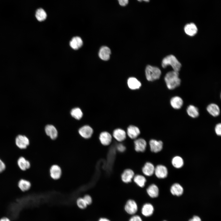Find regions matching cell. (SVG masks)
Instances as JSON below:
<instances>
[{"label": "cell", "instance_id": "15", "mask_svg": "<svg viewBox=\"0 0 221 221\" xmlns=\"http://www.w3.org/2000/svg\"><path fill=\"white\" fill-rule=\"evenodd\" d=\"M127 134L130 138L132 139H136L140 134L139 128L133 125L130 126L127 129Z\"/></svg>", "mask_w": 221, "mask_h": 221}, {"label": "cell", "instance_id": "42", "mask_svg": "<svg viewBox=\"0 0 221 221\" xmlns=\"http://www.w3.org/2000/svg\"><path fill=\"white\" fill-rule=\"evenodd\" d=\"M99 221H110L108 219L106 218H101L99 219Z\"/></svg>", "mask_w": 221, "mask_h": 221}, {"label": "cell", "instance_id": "24", "mask_svg": "<svg viewBox=\"0 0 221 221\" xmlns=\"http://www.w3.org/2000/svg\"><path fill=\"white\" fill-rule=\"evenodd\" d=\"M153 211L154 208L153 206L149 203H146L144 204L142 209V214L146 217L152 215Z\"/></svg>", "mask_w": 221, "mask_h": 221}, {"label": "cell", "instance_id": "27", "mask_svg": "<svg viewBox=\"0 0 221 221\" xmlns=\"http://www.w3.org/2000/svg\"><path fill=\"white\" fill-rule=\"evenodd\" d=\"M133 179L134 182L140 187L142 188L145 186L146 180L144 176L137 174L134 175Z\"/></svg>", "mask_w": 221, "mask_h": 221}, {"label": "cell", "instance_id": "5", "mask_svg": "<svg viewBox=\"0 0 221 221\" xmlns=\"http://www.w3.org/2000/svg\"><path fill=\"white\" fill-rule=\"evenodd\" d=\"M62 170L60 166L57 165H53L49 170L50 175L53 179L57 180L60 178L62 175Z\"/></svg>", "mask_w": 221, "mask_h": 221}, {"label": "cell", "instance_id": "19", "mask_svg": "<svg viewBox=\"0 0 221 221\" xmlns=\"http://www.w3.org/2000/svg\"><path fill=\"white\" fill-rule=\"evenodd\" d=\"M114 138L118 141L121 142L126 138V134L125 131L121 129L115 130L113 134Z\"/></svg>", "mask_w": 221, "mask_h": 221}, {"label": "cell", "instance_id": "26", "mask_svg": "<svg viewBox=\"0 0 221 221\" xmlns=\"http://www.w3.org/2000/svg\"><path fill=\"white\" fill-rule=\"evenodd\" d=\"M31 183L29 181L23 179H20L18 183V186L22 192L29 190L31 187Z\"/></svg>", "mask_w": 221, "mask_h": 221}, {"label": "cell", "instance_id": "44", "mask_svg": "<svg viewBox=\"0 0 221 221\" xmlns=\"http://www.w3.org/2000/svg\"></svg>", "mask_w": 221, "mask_h": 221}, {"label": "cell", "instance_id": "22", "mask_svg": "<svg viewBox=\"0 0 221 221\" xmlns=\"http://www.w3.org/2000/svg\"><path fill=\"white\" fill-rule=\"evenodd\" d=\"M146 192L149 196L151 198L157 197L159 195V190L158 187L155 184L150 185L146 189Z\"/></svg>", "mask_w": 221, "mask_h": 221}, {"label": "cell", "instance_id": "2", "mask_svg": "<svg viewBox=\"0 0 221 221\" xmlns=\"http://www.w3.org/2000/svg\"><path fill=\"white\" fill-rule=\"evenodd\" d=\"M170 66L173 71L179 72L181 68V64L176 58L173 55H169L163 59L161 66L163 68H165L168 66Z\"/></svg>", "mask_w": 221, "mask_h": 221}, {"label": "cell", "instance_id": "35", "mask_svg": "<svg viewBox=\"0 0 221 221\" xmlns=\"http://www.w3.org/2000/svg\"><path fill=\"white\" fill-rule=\"evenodd\" d=\"M215 130L216 134L218 136L221 135V124L219 123L217 124L215 128Z\"/></svg>", "mask_w": 221, "mask_h": 221}, {"label": "cell", "instance_id": "14", "mask_svg": "<svg viewBox=\"0 0 221 221\" xmlns=\"http://www.w3.org/2000/svg\"><path fill=\"white\" fill-rule=\"evenodd\" d=\"M155 168L154 165L152 163L147 162L142 168V172L146 176H151L154 173Z\"/></svg>", "mask_w": 221, "mask_h": 221}, {"label": "cell", "instance_id": "39", "mask_svg": "<svg viewBox=\"0 0 221 221\" xmlns=\"http://www.w3.org/2000/svg\"><path fill=\"white\" fill-rule=\"evenodd\" d=\"M120 5L122 6H125L128 3V0H118Z\"/></svg>", "mask_w": 221, "mask_h": 221}, {"label": "cell", "instance_id": "21", "mask_svg": "<svg viewBox=\"0 0 221 221\" xmlns=\"http://www.w3.org/2000/svg\"><path fill=\"white\" fill-rule=\"evenodd\" d=\"M17 164L21 170L25 171L29 169L30 167V163L23 157L19 158L17 161Z\"/></svg>", "mask_w": 221, "mask_h": 221}, {"label": "cell", "instance_id": "23", "mask_svg": "<svg viewBox=\"0 0 221 221\" xmlns=\"http://www.w3.org/2000/svg\"><path fill=\"white\" fill-rule=\"evenodd\" d=\"M83 44V41L81 38L79 37H73L70 42V46L75 50L79 49L82 46Z\"/></svg>", "mask_w": 221, "mask_h": 221}, {"label": "cell", "instance_id": "25", "mask_svg": "<svg viewBox=\"0 0 221 221\" xmlns=\"http://www.w3.org/2000/svg\"><path fill=\"white\" fill-rule=\"evenodd\" d=\"M127 84L129 88L132 90L139 89L141 86L140 82L134 77H130L127 81Z\"/></svg>", "mask_w": 221, "mask_h": 221}, {"label": "cell", "instance_id": "30", "mask_svg": "<svg viewBox=\"0 0 221 221\" xmlns=\"http://www.w3.org/2000/svg\"><path fill=\"white\" fill-rule=\"evenodd\" d=\"M35 16L38 21H42L45 20L47 15L46 12L43 9L40 8L36 11Z\"/></svg>", "mask_w": 221, "mask_h": 221}, {"label": "cell", "instance_id": "4", "mask_svg": "<svg viewBox=\"0 0 221 221\" xmlns=\"http://www.w3.org/2000/svg\"><path fill=\"white\" fill-rule=\"evenodd\" d=\"M15 142L16 146L20 149H25L29 145L30 141L25 135L18 134L15 137Z\"/></svg>", "mask_w": 221, "mask_h": 221}, {"label": "cell", "instance_id": "18", "mask_svg": "<svg viewBox=\"0 0 221 221\" xmlns=\"http://www.w3.org/2000/svg\"><path fill=\"white\" fill-rule=\"evenodd\" d=\"M170 104L174 109H179L182 106L183 104V101L180 97L175 96L171 99Z\"/></svg>", "mask_w": 221, "mask_h": 221}, {"label": "cell", "instance_id": "37", "mask_svg": "<svg viewBox=\"0 0 221 221\" xmlns=\"http://www.w3.org/2000/svg\"><path fill=\"white\" fill-rule=\"evenodd\" d=\"M129 221H142V220L139 216L135 215L132 217Z\"/></svg>", "mask_w": 221, "mask_h": 221}, {"label": "cell", "instance_id": "36", "mask_svg": "<svg viewBox=\"0 0 221 221\" xmlns=\"http://www.w3.org/2000/svg\"><path fill=\"white\" fill-rule=\"evenodd\" d=\"M116 147L117 150L120 152H123L126 150V147L123 145L121 143L118 144L117 145Z\"/></svg>", "mask_w": 221, "mask_h": 221}, {"label": "cell", "instance_id": "11", "mask_svg": "<svg viewBox=\"0 0 221 221\" xmlns=\"http://www.w3.org/2000/svg\"><path fill=\"white\" fill-rule=\"evenodd\" d=\"M149 145L151 152L157 153L162 150L163 143L161 141H157L152 139L149 141Z\"/></svg>", "mask_w": 221, "mask_h": 221}, {"label": "cell", "instance_id": "9", "mask_svg": "<svg viewBox=\"0 0 221 221\" xmlns=\"http://www.w3.org/2000/svg\"><path fill=\"white\" fill-rule=\"evenodd\" d=\"M168 170L165 166L162 165H158L155 168L154 173L156 176L160 179L166 177L168 175Z\"/></svg>", "mask_w": 221, "mask_h": 221}, {"label": "cell", "instance_id": "16", "mask_svg": "<svg viewBox=\"0 0 221 221\" xmlns=\"http://www.w3.org/2000/svg\"><path fill=\"white\" fill-rule=\"evenodd\" d=\"M207 110L208 113L213 117H217L220 113L219 107L215 103H212L208 105L207 107Z\"/></svg>", "mask_w": 221, "mask_h": 221}, {"label": "cell", "instance_id": "6", "mask_svg": "<svg viewBox=\"0 0 221 221\" xmlns=\"http://www.w3.org/2000/svg\"><path fill=\"white\" fill-rule=\"evenodd\" d=\"M135 150L138 152H143L146 149L147 143L145 140L142 138L136 139L134 142Z\"/></svg>", "mask_w": 221, "mask_h": 221}, {"label": "cell", "instance_id": "31", "mask_svg": "<svg viewBox=\"0 0 221 221\" xmlns=\"http://www.w3.org/2000/svg\"><path fill=\"white\" fill-rule=\"evenodd\" d=\"M172 163L173 166L176 168H180L182 167L184 165V161L180 157L176 156L172 159Z\"/></svg>", "mask_w": 221, "mask_h": 221}, {"label": "cell", "instance_id": "20", "mask_svg": "<svg viewBox=\"0 0 221 221\" xmlns=\"http://www.w3.org/2000/svg\"><path fill=\"white\" fill-rule=\"evenodd\" d=\"M110 53V49L107 47L104 46L102 47L100 49L99 55L101 59L106 61L109 59Z\"/></svg>", "mask_w": 221, "mask_h": 221}, {"label": "cell", "instance_id": "43", "mask_svg": "<svg viewBox=\"0 0 221 221\" xmlns=\"http://www.w3.org/2000/svg\"><path fill=\"white\" fill-rule=\"evenodd\" d=\"M139 2H141L142 1H144L146 2H148L149 0H138Z\"/></svg>", "mask_w": 221, "mask_h": 221}, {"label": "cell", "instance_id": "8", "mask_svg": "<svg viewBox=\"0 0 221 221\" xmlns=\"http://www.w3.org/2000/svg\"><path fill=\"white\" fill-rule=\"evenodd\" d=\"M134 171L131 169H125L121 175L122 181L125 183L130 182L134 176Z\"/></svg>", "mask_w": 221, "mask_h": 221}, {"label": "cell", "instance_id": "34", "mask_svg": "<svg viewBox=\"0 0 221 221\" xmlns=\"http://www.w3.org/2000/svg\"><path fill=\"white\" fill-rule=\"evenodd\" d=\"M83 198L87 205H89L91 204L92 199L90 195H85Z\"/></svg>", "mask_w": 221, "mask_h": 221}, {"label": "cell", "instance_id": "7", "mask_svg": "<svg viewBox=\"0 0 221 221\" xmlns=\"http://www.w3.org/2000/svg\"><path fill=\"white\" fill-rule=\"evenodd\" d=\"M125 209L130 214H135L138 210V206L136 203L132 200H128L125 205Z\"/></svg>", "mask_w": 221, "mask_h": 221}, {"label": "cell", "instance_id": "41", "mask_svg": "<svg viewBox=\"0 0 221 221\" xmlns=\"http://www.w3.org/2000/svg\"><path fill=\"white\" fill-rule=\"evenodd\" d=\"M0 221H10V219L6 217H3L0 219Z\"/></svg>", "mask_w": 221, "mask_h": 221}, {"label": "cell", "instance_id": "29", "mask_svg": "<svg viewBox=\"0 0 221 221\" xmlns=\"http://www.w3.org/2000/svg\"><path fill=\"white\" fill-rule=\"evenodd\" d=\"M188 115L192 118H196L199 115L198 108L193 105H190L188 106L186 110Z\"/></svg>", "mask_w": 221, "mask_h": 221}, {"label": "cell", "instance_id": "38", "mask_svg": "<svg viewBox=\"0 0 221 221\" xmlns=\"http://www.w3.org/2000/svg\"><path fill=\"white\" fill-rule=\"evenodd\" d=\"M6 169V165L4 162L0 159V173L3 172Z\"/></svg>", "mask_w": 221, "mask_h": 221}, {"label": "cell", "instance_id": "10", "mask_svg": "<svg viewBox=\"0 0 221 221\" xmlns=\"http://www.w3.org/2000/svg\"><path fill=\"white\" fill-rule=\"evenodd\" d=\"M185 33L188 36L193 37L198 32L196 25L193 23L186 24L184 27Z\"/></svg>", "mask_w": 221, "mask_h": 221}, {"label": "cell", "instance_id": "12", "mask_svg": "<svg viewBox=\"0 0 221 221\" xmlns=\"http://www.w3.org/2000/svg\"><path fill=\"white\" fill-rule=\"evenodd\" d=\"M99 140L103 145L107 146L111 143L112 137L109 133L106 131H104L102 132L100 134Z\"/></svg>", "mask_w": 221, "mask_h": 221}, {"label": "cell", "instance_id": "40", "mask_svg": "<svg viewBox=\"0 0 221 221\" xmlns=\"http://www.w3.org/2000/svg\"><path fill=\"white\" fill-rule=\"evenodd\" d=\"M189 221H201L200 218L197 216H194L193 218L190 219Z\"/></svg>", "mask_w": 221, "mask_h": 221}, {"label": "cell", "instance_id": "13", "mask_svg": "<svg viewBox=\"0 0 221 221\" xmlns=\"http://www.w3.org/2000/svg\"><path fill=\"white\" fill-rule=\"evenodd\" d=\"M79 132L83 138L88 139L91 137L93 133V130L89 126L86 125L81 127L79 130Z\"/></svg>", "mask_w": 221, "mask_h": 221}, {"label": "cell", "instance_id": "33", "mask_svg": "<svg viewBox=\"0 0 221 221\" xmlns=\"http://www.w3.org/2000/svg\"><path fill=\"white\" fill-rule=\"evenodd\" d=\"M76 204L78 207L81 209L85 208L87 205L83 198H79L76 201Z\"/></svg>", "mask_w": 221, "mask_h": 221}, {"label": "cell", "instance_id": "32", "mask_svg": "<svg viewBox=\"0 0 221 221\" xmlns=\"http://www.w3.org/2000/svg\"><path fill=\"white\" fill-rule=\"evenodd\" d=\"M71 115L75 119L79 120L80 119L83 115V112L79 108H75L71 111Z\"/></svg>", "mask_w": 221, "mask_h": 221}, {"label": "cell", "instance_id": "1", "mask_svg": "<svg viewBox=\"0 0 221 221\" xmlns=\"http://www.w3.org/2000/svg\"><path fill=\"white\" fill-rule=\"evenodd\" d=\"M164 80L167 87L171 90L179 86L181 83L179 72L173 70L169 71L165 74Z\"/></svg>", "mask_w": 221, "mask_h": 221}, {"label": "cell", "instance_id": "17", "mask_svg": "<svg viewBox=\"0 0 221 221\" xmlns=\"http://www.w3.org/2000/svg\"><path fill=\"white\" fill-rule=\"evenodd\" d=\"M45 132L46 134L52 140L56 139L58 135L56 129L53 125H48L45 127Z\"/></svg>", "mask_w": 221, "mask_h": 221}, {"label": "cell", "instance_id": "28", "mask_svg": "<svg viewBox=\"0 0 221 221\" xmlns=\"http://www.w3.org/2000/svg\"><path fill=\"white\" fill-rule=\"evenodd\" d=\"M183 188L179 184L175 183L173 184L170 188V192L173 195L178 196H181L183 192Z\"/></svg>", "mask_w": 221, "mask_h": 221}, {"label": "cell", "instance_id": "3", "mask_svg": "<svg viewBox=\"0 0 221 221\" xmlns=\"http://www.w3.org/2000/svg\"><path fill=\"white\" fill-rule=\"evenodd\" d=\"M147 79L149 81H153L158 79L161 75L160 69L157 67L148 65L145 70Z\"/></svg>", "mask_w": 221, "mask_h": 221}]
</instances>
